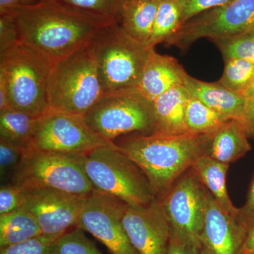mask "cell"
<instances>
[{
  "mask_svg": "<svg viewBox=\"0 0 254 254\" xmlns=\"http://www.w3.org/2000/svg\"><path fill=\"white\" fill-rule=\"evenodd\" d=\"M103 95L90 44L53 64L48 84L50 110L83 116Z\"/></svg>",
  "mask_w": 254,
  "mask_h": 254,
  "instance_id": "cell-5",
  "label": "cell"
},
{
  "mask_svg": "<svg viewBox=\"0 0 254 254\" xmlns=\"http://www.w3.org/2000/svg\"><path fill=\"white\" fill-rule=\"evenodd\" d=\"M53 254H103L84 234L75 227L55 242Z\"/></svg>",
  "mask_w": 254,
  "mask_h": 254,
  "instance_id": "cell-29",
  "label": "cell"
},
{
  "mask_svg": "<svg viewBox=\"0 0 254 254\" xmlns=\"http://www.w3.org/2000/svg\"><path fill=\"white\" fill-rule=\"evenodd\" d=\"M23 208L31 212L47 236H63L77 226L86 197L54 189L24 190Z\"/></svg>",
  "mask_w": 254,
  "mask_h": 254,
  "instance_id": "cell-13",
  "label": "cell"
},
{
  "mask_svg": "<svg viewBox=\"0 0 254 254\" xmlns=\"http://www.w3.org/2000/svg\"><path fill=\"white\" fill-rule=\"evenodd\" d=\"M58 239L41 235L21 243L0 249V254H53Z\"/></svg>",
  "mask_w": 254,
  "mask_h": 254,
  "instance_id": "cell-30",
  "label": "cell"
},
{
  "mask_svg": "<svg viewBox=\"0 0 254 254\" xmlns=\"http://www.w3.org/2000/svg\"><path fill=\"white\" fill-rule=\"evenodd\" d=\"M233 0H185L182 16V25L206 10L219 7ZM181 25V26H182Z\"/></svg>",
  "mask_w": 254,
  "mask_h": 254,
  "instance_id": "cell-34",
  "label": "cell"
},
{
  "mask_svg": "<svg viewBox=\"0 0 254 254\" xmlns=\"http://www.w3.org/2000/svg\"><path fill=\"white\" fill-rule=\"evenodd\" d=\"M237 220L247 230L254 225V177L247 193V200L243 206L239 208Z\"/></svg>",
  "mask_w": 254,
  "mask_h": 254,
  "instance_id": "cell-35",
  "label": "cell"
},
{
  "mask_svg": "<svg viewBox=\"0 0 254 254\" xmlns=\"http://www.w3.org/2000/svg\"><path fill=\"white\" fill-rule=\"evenodd\" d=\"M54 63L23 43L0 61V81L6 87L9 108L36 118L48 113V80Z\"/></svg>",
  "mask_w": 254,
  "mask_h": 254,
  "instance_id": "cell-4",
  "label": "cell"
},
{
  "mask_svg": "<svg viewBox=\"0 0 254 254\" xmlns=\"http://www.w3.org/2000/svg\"><path fill=\"white\" fill-rule=\"evenodd\" d=\"M80 158L95 190L132 205H146L156 198L144 173L115 143Z\"/></svg>",
  "mask_w": 254,
  "mask_h": 254,
  "instance_id": "cell-6",
  "label": "cell"
},
{
  "mask_svg": "<svg viewBox=\"0 0 254 254\" xmlns=\"http://www.w3.org/2000/svg\"><path fill=\"white\" fill-rule=\"evenodd\" d=\"M21 43L19 31L13 15L0 14V61Z\"/></svg>",
  "mask_w": 254,
  "mask_h": 254,
  "instance_id": "cell-31",
  "label": "cell"
},
{
  "mask_svg": "<svg viewBox=\"0 0 254 254\" xmlns=\"http://www.w3.org/2000/svg\"><path fill=\"white\" fill-rule=\"evenodd\" d=\"M168 254H201L200 251L193 247L182 245L178 242L170 240Z\"/></svg>",
  "mask_w": 254,
  "mask_h": 254,
  "instance_id": "cell-38",
  "label": "cell"
},
{
  "mask_svg": "<svg viewBox=\"0 0 254 254\" xmlns=\"http://www.w3.org/2000/svg\"><path fill=\"white\" fill-rule=\"evenodd\" d=\"M213 42L221 52L224 60L240 58L254 63V27Z\"/></svg>",
  "mask_w": 254,
  "mask_h": 254,
  "instance_id": "cell-28",
  "label": "cell"
},
{
  "mask_svg": "<svg viewBox=\"0 0 254 254\" xmlns=\"http://www.w3.org/2000/svg\"><path fill=\"white\" fill-rule=\"evenodd\" d=\"M208 191L191 170L157 198L170 229V240L199 250Z\"/></svg>",
  "mask_w": 254,
  "mask_h": 254,
  "instance_id": "cell-9",
  "label": "cell"
},
{
  "mask_svg": "<svg viewBox=\"0 0 254 254\" xmlns=\"http://www.w3.org/2000/svg\"><path fill=\"white\" fill-rule=\"evenodd\" d=\"M242 122L227 120L210 134L206 155L220 163H235L252 150V145Z\"/></svg>",
  "mask_w": 254,
  "mask_h": 254,
  "instance_id": "cell-18",
  "label": "cell"
},
{
  "mask_svg": "<svg viewBox=\"0 0 254 254\" xmlns=\"http://www.w3.org/2000/svg\"><path fill=\"white\" fill-rule=\"evenodd\" d=\"M126 204L123 200L94 190L85 199L76 227L91 234L111 254H139L123 226Z\"/></svg>",
  "mask_w": 254,
  "mask_h": 254,
  "instance_id": "cell-12",
  "label": "cell"
},
{
  "mask_svg": "<svg viewBox=\"0 0 254 254\" xmlns=\"http://www.w3.org/2000/svg\"><path fill=\"white\" fill-rule=\"evenodd\" d=\"M80 156L26 149L10 182L23 190L54 189L88 196L94 189L83 170Z\"/></svg>",
  "mask_w": 254,
  "mask_h": 254,
  "instance_id": "cell-7",
  "label": "cell"
},
{
  "mask_svg": "<svg viewBox=\"0 0 254 254\" xmlns=\"http://www.w3.org/2000/svg\"><path fill=\"white\" fill-rule=\"evenodd\" d=\"M43 235L34 215L27 209H18L0 215V249Z\"/></svg>",
  "mask_w": 254,
  "mask_h": 254,
  "instance_id": "cell-22",
  "label": "cell"
},
{
  "mask_svg": "<svg viewBox=\"0 0 254 254\" xmlns=\"http://www.w3.org/2000/svg\"><path fill=\"white\" fill-rule=\"evenodd\" d=\"M90 46L104 94L136 89L148 55L155 49L127 34L119 22L103 26Z\"/></svg>",
  "mask_w": 254,
  "mask_h": 254,
  "instance_id": "cell-3",
  "label": "cell"
},
{
  "mask_svg": "<svg viewBox=\"0 0 254 254\" xmlns=\"http://www.w3.org/2000/svg\"><path fill=\"white\" fill-rule=\"evenodd\" d=\"M227 121L220 114L190 95L185 112V125L188 132L211 134Z\"/></svg>",
  "mask_w": 254,
  "mask_h": 254,
  "instance_id": "cell-25",
  "label": "cell"
},
{
  "mask_svg": "<svg viewBox=\"0 0 254 254\" xmlns=\"http://www.w3.org/2000/svg\"><path fill=\"white\" fill-rule=\"evenodd\" d=\"M253 27L254 0H233L195 15L183 23L165 43L185 50L200 38L216 41Z\"/></svg>",
  "mask_w": 254,
  "mask_h": 254,
  "instance_id": "cell-11",
  "label": "cell"
},
{
  "mask_svg": "<svg viewBox=\"0 0 254 254\" xmlns=\"http://www.w3.org/2000/svg\"><path fill=\"white\" fill-rule=\"evenodd\" d=\"M244 254H254V252H247V253H245Z\"/></svg>",
  "mask_w": 254,
  "mask_h": 254,
  "instance_id": "cell-41",
  "label": "cell"
},
{
  "mask_svg": "<svg viewBox=\"0 0 254 254\" xmlns=\"http://www.w3.org/2000/svg\"><path fill=\"white\" fill-rule=\"evenodd\" d=\"M190 95L184 86L165 92L153 101L156 132L167 135L187 133L185 112Z\"/></svg>",
  "mask_w": 254,
  "mask_h": 254,
  "instance_id": "cell-19",
  "label": "cell"
},
{
  "mask_svg": "<svg viewBox=\"0 0 254 254\" xmlns=\"http://www.w3.org/2000/svg\"><path fill=\"white\" fill-rule=\"evenodd\" d=\"M184 86L190 96L194 97L225 120H241L245 114L247 98L230 91L218 82L200 81L187 73Z\"/></svg>",
  "mask_w": 254,
  "mask_h": 254,
  "instance_id": "cell-17",
  "label": "cell"
},
{
  "mask_svg": "<svg viewBox=\"0 0 254 254\" xmlns=\"http://www.w3.org/2000/svg\"><path fill=\"white\" fill-rule=\"evenodd\" d=\"M160 1L161 0H126L120 11V26L137 41L149 46Z\"/></svg>",
  "mask_w": 254,
  "mask_h": 254,
  "instance_id": "cell-21",
  "label": "cell"
},
{
  "mask_svg": "<svg viewBox=\"0 0 254 254\" xmlns=\"http://www.w3.org/2000/svg\"><path fill=\"white\" fill-rule=\"evenodd\" d=\"M5 14L14 16L21 43L53 63L88 46L103 26L113 23L68 6L42 0Z\"/></svg>",
  "mask_w": 254,
  "mask_h": 254,
  "instance_id": "cell-1",
  "label": "cell"
},
{
  "mask_svg": "<svg viewBox=\"0 0 254 254\" xmlns=\"http://www.w3.org/2000/svg\"><path fill=\"white\" fill-rule=\"evenodd\" d=\"M248 232L237 216L222 210L208 191L205 221L200 236V254H242Z\"/></svg>",
  "mask_w": 254,
  "mask_h": 254,
  "instance_id": "cell-15",
  "label": "cell"
},
{
  "mask_svg": "<svg viewBox=\"0 0 254 254\" xmlns=\"http://www.w3.org/2000/svg\"><path fill=\"white\" fill-rule=\"evenodd\" d=\"M37 120L12 108L0 110V138L26 149L31 143Z\"/></svg>",
  "mask_w": 254,
  "mask_h": 254,
  "instance_id": "cell-23",
  "label": "cell"
},
{
  "mask_svg": "<svg viewBox=\"0 0 254 254\" xmlns=\"http://www.w3.org/2000/svg\"><path fill=\"white\" fill-rule=\"evenodd\" d=\"M68 6L110 23L119 22L126 0H42Z\"/></svg>",
  "mask_w": 254,
  "mask_h": 254,
  "instance_id": "cell-27",
  "label": "cell"
},
{
  "mask_svg": "<svg viewBox=\"0 0 254 254\" xmlns=\"http://www.w3.org/2000/svg\"><path fill=\"white\" fill-rule=\"evenodd\" d=\"M241 122L249 138L254 139V98H247L245 114Z\"/></svg>",
  "mask_w": 254,
  "mask_h": 254,
  "instance_id": "cell-36",
  "label": "cell"
},
{
  "mask_svg": "<svg viewBox=\"0 0 254 254\" xmlns=\"http://www.w3.org/2000/svg\"><path fill=\"white\" fill-rule=\"evenodd\" d=\"M26 148L0 138V175L1 180L12 176Z\"/></svg>",
  "mask_w": 254,
  "mask_h": 254,
  "instance_id": "cell-32",
  "label": "cell"
},
{
  "mask_svg": "<svg viewBox=\"0 0 254 254\" xmlns=\"http://www.w3.org/2000/svg\"><path fill=\"white\" fill-rule=\"evenodd\" d=\"M83 118L97 135L110 143L123 135L156 132L153 102L137 89L105 93Z\"/></svg>",
  "mask_w": 254,
  "mask_h": 254,
  "instance_id": "cell-8",
  "label": "cell"
},
{
  "mask_svg": "<svg viewBox=\"0 0 254 254\" xmlns=\"http://www.w3.org/2000/svg\"><path fill=\"white\" fill-rule=\"evenodd\" d=\"M25 199L26 193L23 189L11 182L1 185L0 188V215L22 208Z\"/></svg>",
  "mask_w": 254,
  "mask_h": 254,
  "instance_id": "cell-33",
  "label": "cell"
},
{
  "mask_svg": "<svg viewBox=\"0 0 254 254\" xmlns=\"http://www.w3.org/2000/svg\"><path fill=\"white\" fill-rule=\"evenodd\" d=\"M40 1L41 0H0V14L18 8L36 4Z\"/></svg>",
  "mask_w": 254,
  "mask_h": 254,
  "instance_id": "cell-37",
  "label": "cell"
},
{
  "mask_svg": "<svg viewBox=\"0 0 254 254\" xmlns=\"http://www.w3.org/2000/svg\"><path fill=\"white\" fill-rule=\"evenodd\" d=\"M254 225L251 227L247 235V240H246L245 246H244L242 254L247 253V252H254Z\"/></svg>",
  "mask_w": 254,
  "mask_h": 254,
  "instance_id": "cell-39",
  "label": "cell"
},
{
  "mask_svg": "<svg viewBox=\"0 0 254 254\" xmlns=\"http://www.w3.org/2000/svg\"><path fill=\"white\" fill-rule=\"evenodd\" d=\"M254 82V63L240 58L225 60V68L218 83L230 91L244 95Z\"/></svg>",
  "mask_w": 254,
  "mask_h": 254,
  "instance_id": "cell-26",
  "label": "cell"
},
{
  "mask_svg": "<svg viewBox=\"0 0 254 254\" xmlns=\"http://www.w3.org/2000/svg\"><path fill=\"white\" fill-rule=\"evenodd\" d=\"M185 2V0H161L149 42L150 48L166 43L178 31Z\"/></svg>",
  "mask_w": 254,
  "mask_h": 254,
  "instance_id": "cell-24",
  "label": "cell"
},
{
  "mask_svg": "<svg viewBox=\"0 0 254 254\" xmlns=\"http://www.w3.org/2000/svg\"><path fill=\"white\" fill-rule=\"evenodd\" d=\"M244 95L246 98H254V82L253 84L245 92Z\"/></svg>",
  "mask_w": 254,
  "mask_h": 254,
  "instance_id": "cell-40",
  "label": "cell"
},
{
  "mask_svg": "<svg viewBox=\"0 0 254 254\" xmlns=\"http://www.w3.org/2000/svg\"><path fill=\"white\" fill-rule=\"evenodd\" d=\"M210 134L187 133L134 134L115 142L119 150L141 168L155 198H160L174 183L206 155Z\"/></svg>",
  "mask_w": 254,
  "mask_h": 254,
  "instance_id": "cell-2",
  "label": "cell"
},
{
  "mask_svg": "<svg viewBox=\"0 0 254 254\" xmlns=\"http://www.w3.org/2000/svg\"><path fill=\"white\" fill-rule=\"evenodd\" d=\"M123 224L139 254H168L170 229L158 200L146 205L126 204Z\"/></svg>",
  "mask_w": 254,
  "mask_h": 254,
  "instance_id": "cell-14",
  "label": "cell"
},
{
  "mask_svg": "<svg viewBox=\"0 0 254 254\" xmlns=\"http://www.w3.org/2000/svg\"><path fill=\"white\" fill-rule=\"evenodd\" d=\"M187 73L175 58L153 49L145 63L137 91L153 102L164 93L184 86Z\"/></svg>",
  "mask_w": 254,
  "mask_h": 254,
  "instance_id": "cell-16",
  "label": "cell"
},
{
  "mask_svg": "<svg viewBox=\"0 0 254 254\" xmlns=\"http://www.w3.org/2000/svg\"><path fill=\"white\" fill-rule=\"evenodd\" d=\"M97 135L83 115L49 110L38 118L34 133L26 149L82 155L105 145H114Z\"/></svg>",
  "mask_w": 254,
  "mask_h": 254,
  "instance_id": "cell-10",
  "label": "cell"
},
{
  "mask_svg": "<svg viewBox=\"0 0 254 254\" xmlns=\"http://www.w3.org/2000/svg\"><path fill=\"white\" fill-rule=\"evenodd\" d=\"M229 168L228 164L220 163L204 155L195 162L190 170L213 195L222 210L237 216L239 208L234 205L227 190L226 178Z\"/></svg>",
  "mask_w": 254,
  "mask_h": 254,
  "instance_id": "cell-20",
  "label": "cell"
}]
</instances>
